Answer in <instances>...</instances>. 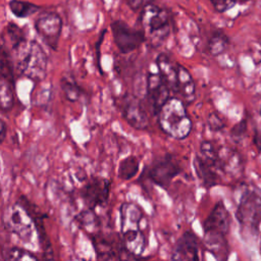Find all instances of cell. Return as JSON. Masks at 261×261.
Instances as JSON below:
<instances>
[{
	"mask_svg": "<svg viewBox=\"0 0 261 261\" xmlns=\"http://www.w3.org/2000/svg\"><path fill=\"white\" fill-rule=\"evenodd\" d=\"M10 52L16 75L25 76L36 83L45 79L48 56L37 41H27Z\"/></svg>",
	"mask_w": 261,
	"mask_h": 261,
	"instance_id": "1",
	"label": "cell"
},
{
	"mask_svg": "<svg viewBox=\"0 0 261 261\" xmlns=\"http://www.w3.org/2000/svg\"><path fill=\"white\" fill-rule=\"evenodd\" d=\"M143 216L142 208L135 203L125 202L119 207L120 232L124 248L132 259L141 257L147 246V239L140 230Z\"/></svg>",
	"mask_w": 261,
	"mask_h": 261,
	"instance_id": "2",
	"label": "cell"
},
{
	"mask_svg": "<svg viewBox=\"0 0 261 261\" xmlns=\"http://www.w3.org/2000/svg\"><path fill=\"white\" fill-rule=\"evenodd\" d=\"M158 124L167 136L185 140L192 130V120L182 99L170 97L157 113Z\"/></svg>",
	"mask_w": 261,
	"mask_h": 261,
	"instance_id": "3",
	"label": "cell"
},
{
	"mask_svg": "<svg viewBox=\"0 0 261 261\" xmlns=\"http://www.w3.org/2000/svg\"><path fill=\"white\" fill-rule=\"evenodd\" d=\"M139 21L156 45L163 42L170 33L171 14L157 4L146 3L140 12Z\"/></svg>",
	"mask_w": 261,
	"mask_h": 261,
	"instance_id": "4",
	"label": "cell"
},
{
	"mask_svg": "<svg viewBox=\"0 0 261 261\" xmlns=\"http://www.w3.org/2000/svg\"><path fill=\"white\" fill-rule=\"evenodd\" d=\"M98 260L132 259L126 252L121 233L96 231L90 234Z\"/></svg>",
	"mask_w": 261,
	"mask_h": 261,
	"instance_id": "5",
	"label": "cell"
},
{
	"mask_svg": "<svg viewBox=\"0 0 261 261\" xmlns=\"http://www.w3.org/2000/svg\"><path fill=\"white\" fill-rule=\"evenodd\" d=\"M181 171L182 167L177 158L172 154H165L148 167L147 176L161 189L167 190L172 179L180 174Z\"/></svg>",
	"mask_w": 261,
	"mask_h": 261,
	"instance_id": "6",
	"label": "cell"
},
{
	"mask_svg": "<svg viewBox=\"0 0 261 261\" xmlns=\"http://www.w3.org/2000/svg\"><path fill=\"white\" fill-rule=\"evenodd\" d=\"M110 29L114 44L122 54H128L139 49L146 41V34L144 31L134 29L121 19L112 20Z\"/></svg>",
	"mask_w": 261,
	"mask_h": 261,
	"instance_id": "7",
	"label": "cell"
},
{
	"mask_svg": "<svg viewBox=\"0 0 261 261\" xmlns=\"http://www.w3.org/2000/svg\"><path fill=\"white\" fill-rule=\"evenodd\" d=\"M34 27L45 45L56 51L62 32V19L59 14L53 11L43 12L36 18Z\"/></svg>",
	"mask_w": 261,
	"mask_h": 261,
	"instance_id": "8",
	"label": "cell"
},
{
	"mask_svg": "<svg viewBox=\"0 0 261 261\" xmlns=\"http://www.w3.org/2000/svg\"><path fill=\"white\" fill-rule=\"evenodd\" d=\"M6 226L10 232L15 234L23 243H30L34 230L36 231L31 214L18 202L9 208Z\"/></svg>",
	"mask_w": 261,
	"mask_h": 261,
	"instance_id": "9",
	"label": "cell"
},
{
	"mask_svg": "<svg viewBox=\"0 0 261 261\" xmlns=\"http://www.w3.org/2000/svg\"><path fill=\"white\" fill-rule=\"evenodd\" d=\"M111 181L101 176H93L87 180L81 190V198L89 209L95 210L104 206L110 195Z\"/></svg>",
	"mask_w": 261,
	"mask_h": 261,
	"instance_id": "10",
	"label": "cell"
},
{
	"mask_svg": "<svg viewBox=\"0 0 261 261\" xmlns=\"http://www.w3.org/2000/svg\"><path fill=\"white\" fill-rule=\"evenodd\" d=\"M124 120L136 129H146L149 125V118L143 103L132 94H124L117 103Z\"/></svg>",
	"mask_w": 261,
	"mask_h": 261,
	"instance_id": "11",
	"label": "cell"
},
{
	"mask_svg": "<svg viewBox=\"0 0 261 261\" xmlns=\"http://www.w3.org/2000/svg\"><path fill=\"white\" fill-rule=\"evenodd\" d=\"M236 216L243 227L257 230L261 223V198L252 192L245 194L241 199Z\"/></svg>",
	"mask_w": 261,
	"mask_h": 261,
	"instance_id": "12",
	"label": "cell"
},
{
	"mask_svg": "<svg viewBox=\"0 0 261 261\" xmlns=\"http://www.w3.org/2000/svg\"><path fill=\"white\" fill-rule=\"evenodd\" d=\"M170 93H172L171 90L159 72H149L147 74L146 95L155 115H157L162 105L170 98Z\"/></svg>",
	"mask_w": 261,
	"mask_h": 261,
	"instance_id": "13",
	"label": "cell"
},
{
	"mask_svg": "<svg viewBox=\"0 0 261 261\" xmlns=\"http://www.w3.org/2000/svg\"><path fill=\"white\" fill-rule=\"evenodd\" d=\"M18 203L20 205H22L28 210V212L31 214V216L33 218V221L35 223L36 232L38 234L40 247L43 251V258L44 259H53L54 257H53V250H52L51 242L49 240V237L47 234L45 224H44L45 215H43L39 211V209L34 204H32L24 196L19 198Z\"/></svg>",
	"mask_w": 261,
	"mask_h": 261,
	"instance_id": "14",
	"label": "cell"
},
{
	"mask_svg": "<svg viewBox=\"0 0 261 261\" xmlns=\"http://www.w3.org/2000/svg\"><path fill=\"white\" fill-rule=\"evenodd\" d=\"M170 258L172 260H198L199 242L192 230H186L176 241Z\"/></svg>",
	"mask_w": 261,
	"mask_h": 261,
	"instance_id": "15",
	"label": "cell"
},
{
	"mask_svg": "<svg viewBox=\"0 0 261 261\" xmlns=\"http://www.w3.org/2000/svg\"><path fill=\"white\" fill-rule=\"evenodd\" d=\"M230 226V215L222 201L215 204L203 222V230L226 234Z\"/></svg>",
	"mask_w": 261,
	"mask_h": 261,
	"instance_id": "16",
	"label": "cell"
},
{
	"mask_svg": "<svg viewBox=\"0 0 261 261\" xmlns=\"http://www.w3.org/2000/svg\"><path fill=\"white\" fill-rule=\"evenodd\" d=\"M158 72L167 84L172 93L177 94V63H173L170 56L166 53H160L155 60Z\"/></svg>",
	"mask_w": 261,
	"mask_h": 261,
	"instance_id": "17",
	"label": "cell"
},
{
	"mask_svg": "<svg viewBox=\"0 0 261 261\" xmlns=\"http://www.w3.org/2000/svg\"><path fill=\"white\" fill-rule=\"evenodd\" d=\"M205 249L210 252L216 259L225 260L228 257V245L225 239V234L214 232V231H206L204 232L203 239Z\"/></svg>",
	"mask_w": 261,
	"mask_h": 261,
	"instance_id": "18",
	"label": "cell"
},
{
	"mask_svg": "<svg viewBox=\"0 0 261 261\" xmlns=\"http://www.w3.org/2000/svg\"><path fill=\"white\" fill-rule=\"evenodd\" d=\"M177 94L180 95L186 104H191L196 99V84L190 71L177 63Z\"/></svg>",
	"mask_w": 261,
	"mask_h": 261,
	"instance_id": "19",
	"label": "cell"
},
{
	"mask_svg": "<svg viewBox=\"0 0 261 261\" xmlns=\"http://www.w3.org/2000/svg\"><path fill=\"white\" fill-rule=\"evenodd\" d=\"M194 166L197 175L199 176L205 188L210 189L219 184V174L217 172L218 168L206 161L200 154L196 155L194 160Z\"/></svg>",
	"mask_w": 261,
	"mask_h": 261,
	"instance_id": "20",
	"label": "cell"
},
{
	"mask_svg": "<svg viewBox=\"0 0 261 261\" xmlns=\"http://www.w3.org/2000/svg\"><path fill=\"white\" fill-rule=\"evenodd\" d=\"M219 154V164L223 172L236 175L242 171L243 163L241 155L229 149H220L218 150Z\"/></svg>",
	"mask_w": 261,
	"mask_h": 261,
	"instance_id": "21",
	"label": "cell"
},
{
	"mask_svg": "<svg viewBox=\"0 0 261 261\" xmlns=\"http://www.w3.org/2000/svg\"><path fill=\"white\" fill-rule=\"evenodd\" d=\"M139 159L134 155H129L119 162L117 168V176L121 180H129L137 175V173L139 172Z\"/></svg>",
	"mask_w": 261,
	"mask_h": 261,
	"instance_id": "22",
	"label": "cell"
},
{
	"mask_svg": "<svg viewBox=\"0 0 261 261\" xmlns=\"http://www.w3.org/2000/svg\"><path fill=\"white\" fill-rule=\"evenodd\" d=\"M8 7L12 14L18 18L29 17L41 9V6L23 0H10Z\"/></svg>",
	"mask_w": 261,
	"mask_h": 261,
	"instance_id": "23",
	"label": "cell"
},
{
	"mask_svg": "<svg viewBox=\"0 0 261 261\" xmlns=\"http://www.w3.org/2000/svg\"><path fill=\"white\" fill-rule=\"evenodd\" d=\"M60 87L65 99L69 102H75L82 97V88L77 85L72 75L64 74L60 80Z\"/></svg>",
	"mask_w": 261,
	"mask_h": 261,
	"instance_id": "24",
	"label": "cell"
},
{
	"mask_svg": "<svg viewBox=\"0 0 261 261\" xmlns=\"http://www.w3.org/2000/svg\"><path fill=\"white\" fill-rule=\"evenodd\" d=\"M14 83L1 77L0 82V106L2 111H8L14 104Z\"/></svg>",
	"mask_w": 261,
	"mask_h": 261,
	"instance_id": "25",
	"label": "cell"
},
{
	"mask_svg": "<svg viewBox=\"0 0 261 261\" xmlns=\"http://www.w3.org/2000/svg\"><path fill=\"white\" fill-rule=\"evenodd\" d=\"M229 39L221 31H216L212 34L208 41V51L212 56H218L222 54L228 47Z\"/></svg>",
	"mask_w": 261,
	"mask_h": 261,
	"instance_id": "26",
	"label": "cell"
},
{
	"mask_svg": "<svg viewBox=\"0 0 261 261\" xmlns=\"http://www.w3.org/2000/svg\"><path fill=\"white\" fill-rule=\"evenodd\" d=\"M5 31H6V35L8 37L10 46H11V50L17 48L18 46H20L21 44H23L24 42L28 41L23 30L14 22H8Z\"/></svg>",
	"mask_w": 261,
	"mask_h": 261,
	"instance_id": "27",
	"label": "cell"
},
{
	"mask_svg": "<svg viewBox=\"0 0 261 261\" xmlns=\"http://www.w3.org/2000/svg\"><path fill=\"white\" fill-rule=\"evenodd\" d=\"M5 260L9 261H23V260H38L39 258L32 252L19 248V247H12L9 248L5 253Z\"/></svg>",
	"mask_w": 261,
	"mask_h": 261,
	"instance_id": "28",
	"label": "cell"
},
{
	"mask_svg": "<svg viewBox=\"0 0 261 261\" xmlns=\"http://www.w3.org/2000/svg\"><path fill=\"white\" fill-rule=\"evenodd\" d=\"M79 222L81 224V226L86 229V230H90L91 229V233H93V229L98 227L99 224V217L96 215V213L94 212L93 209H89L83 211L80 215H79Z\"/></svg>",
	"mask_w": 261,
	"mask_h": 261,
	"instance_id": "29",
	"label": "cell"
},
{
	"mask_svg": "<svg viewBox=\"0 0 261 261\" xmlns=\"http://www.w3.org/2000/svg\"><path fill=\"white\" fill-rule=\"evenodd\" d=\"M214 10L218 13H223L229 8H231L234 3H237L234 0H210Z\"/></svg>",
	"mask_w": 261,
	"mask_h": 261,
	"instance_id": "30",
	"label": "cell"
},
{
	"mask_svg": "<svg viewBox=\"0 0 261 261\" xmlns=\"http://www.w3.org/2000/svg\"><path fill=\"white\" fill-rule=\"evenodd\" d=\"M207 121H208V125H209L210 129H212L213 132H218L224 127V121L216 113H211L208 116Z\"/></svg>",
	"mask_w": 261,
	"mask_h": 261,
	"instance_id": "31",
	"label": "cell"
},
{
	"mask_svg": "<svg viewBox=\"0 0 261 261\" xmlns=\"http://www.w3.org/2000/svg\"><path fill=\"white\" fill-rule=\"evenodd\" d=\"M246 130H247V122L246 120H242L233 125V127L230 130V135L234 140H238L244 136Z\"/></svg>",
	"mask_w": 261,
	"mask_h": 261,
	"instance_id": "32",
	"label": "cell"
},
{
	"mask_svg": "<svg viewBox=\"0 0 261 261\" xmlns=\"http://www.w3.org/2000/svg\"><path fill=\"white\" fill-rule=\"evenodd\" d=\"M105 30H103L102 31V33H101V35H100V37H99V40H98V42H97V44H96V51H97V61H98V67H99V69H100V72L102 73L103 71H102V69H101V53H100V47H101V44H102V41H103V39H104V34H105Z\"/></svg>",
	"mask_w": 261,
	"mask_h": 261,
	"instance_id": "33",
	"label": "cell"
},
{
	"mask_svg": "<svg viewBox=\"0 0 261 261\" xmlns=\"http://www.w3.org/2000/svg\"><path fill=\"white\" fill-rule=\"evenodd\" d=\"M127 5L133 9V10H138L143 6V3L145 0H126ZM143 8V7H142Z\"/></svg>",
	"mask_w": 261,
	"mask_h": 261,
	"instance_id": "34",
	"label": "cell"
},
{
	"mask_svg": "<svg viewBox=\"0 0 261 261\" xmlns=\"http://www.w3.org/2000/svg\"><path fill=\"white\" fill-rule=\"evenodd\" d=\"M0 130H1L0 139H1V142H3V141L5 140L6 133H7V125H6V123H5L4 120H1V122H0Z\"/></svg>",
	"mask_w": 261,
	"mask_h": 261,
	"instance_id": "35",
	"label": "cell"
},
{
	"mask_svg": "<svg viewBox=\"0 0 261 261\" xmlns=\"http://www.w3.org/2000/svg\"><path fill=\"white\" fill-rule=\"evenodd\" d=\"M254 143H255L256 147H257L259 150H261V137H260V135H259L258 132L255 133V136H254Z\"/></svg>",
	"mask_w": 261,
	"mask_h": 261,
	"instance_id": "36",
	"label": "cell"
},
{
	"mask_svg": "<svg viewBox=\"0 0 261 261\" xmlns=\"http://www.w3.org/2000/svg\"><path fill=\"white\" fill-rule=\"evenodd\" d=\"M236 2H241V3H244V2H247V1H249V0H234Z\"/></svg>",
	"mask_w": 261,
	"mask_h": 261,
	"instance_id": "37",
	"label": "cell"
},
{
	"mask_svg": "<svg viewBox=\"0 0 261 261\" xmlns=\"http://www.w3.org/2000/svg\"><path fill=\"white\" fill-rule=\"evenodd\" d=\"M260 252H261V242H260Z\"/></svg>",
	"mask_w": 261,
	"mask_h": 261,
	"instance_id": "38",
	"label": "cell"
},
{
	"mask_svg": "<svg viewBox=\"0 0 261 261\" xmlns=\"http://www.w3.org/2000/svg\"><path fill=\"white\" fill-rule=\"evenodd\" d=\"M260 114H261V108H260Z\"/></svg>",
	"mask_w": 261,
	"mask_h": 261,
	"instance_id": "39",
	"label": "cell"
}]
</instances>
